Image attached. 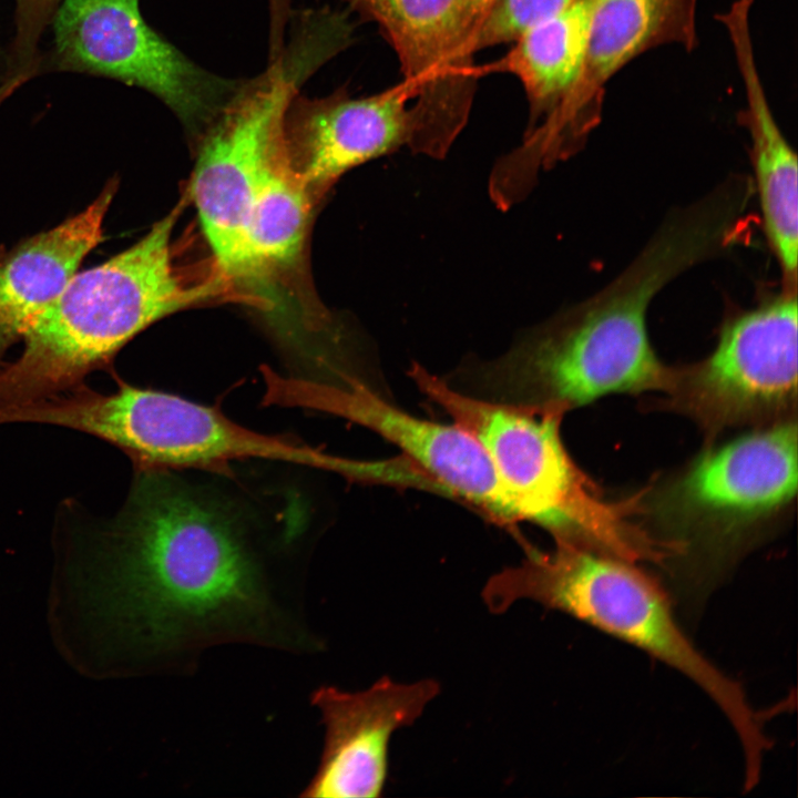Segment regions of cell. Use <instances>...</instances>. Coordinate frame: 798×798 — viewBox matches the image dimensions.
Masks as SVG:
<instances>
[{"label": "cell", "instance_id": "obj_1", "mask_svg": "<svg viewBox=\"0 0 798 798\" xmlns=\"http://www.w3.org/2000/svg\"><path fill=\"white\" fill-rule=\"evenodd\" d=\"M136 468L121 511L64 548L50 601L64 657L101 677L215 641L276 644L274 604L232 513L167 469Z\"/></svg>", "mask_w": 798, "mask_h": 798}, {"label": "cell", "instance_id": "obj_2", "mask_svg": "<svg viewBox=\"0 0 798 798\" xmlns=\"http://www.w3.org/2000/svg\"><path fill=\"white\" fill-rule=\"evenodd\" d=\"M717 249L706 219L676 211L602 290L524 331L498 358L469 360L442 378L480 399L560 416L610 393L667 392L675 369L651 345L648 306L666 284Z\"/></svg>", "mask_w": 798, "mask_h": 798}, {"label": "cell", "instance_id": "obj_3", "mask_svg": "<svg viewBox=\"0 0 798 798\" xmlns=\"http://www.w3.org/2000/svg\"><path fill=\"white\" fill-rule=\"evenodd\" d=\"M183 206L127 249L76 272L29 323L20 356L0 364V416L74 389L150 325L223 294L229 280L222 274L192 283L173 263L171 239Z\"/></svg>", "mask_w": 798, "mask_h": 798}, {"label": "cell", "instance_id": "obj_4", "mask_svg": "<svg viewBox=\"0 0 798 798\" xmlns=\"http://www.w3.org/2000/svg\"><path fill=\"white\" fill-rule=\"evenodd\" d=\"M516 566L491 576L481 596L491 613L531 600L625 641L695 683L717 705L738 737L745 776L761 773L771 743L761 715L740 683L713 664L685 634L669 595L632 562L576 544L551 551L525 548Z\"/></svg>", "mask_w": 798, "mask_h": 798}, {"label": "cell", "instance_id": "obj_5", "mask_svg": "<svg viewBox=\"0 0 798 798\" xmlns=\"http://www.w3.org/2000/svg\"><path fill=\"white\" fill-rule=\"evenodd\" d=\"M409 376L483 447L521 521L545 529L555 542L632 563L667 562L669 544L630 519L636 511L635 499L606 500L571 459L560 434L563 416L467 395L419 364Z\"/></svg>", "mask_w": 798, "mask_h": 798}, {"label": "cell", "instance_id": "obj_6", "mask_svg": "<svg viewBox=\"0 0 798 798\" xmlns=\"http://www.w3.org/2000/svg\"><path fill=\"white\" fill-rule=\"evenodd\" d=\"M797 462V424L786 419L708 449L659 493L657 516L687 562L683 596L706 597L755 528L790 503Z\"/></svg>", "mask_w": 798, "mask_h": 798}, {"label": "cell", "instance_id": "obj_7", "mask_svg": "<svg viewBox=\"0 0 798 798\" xmlns=\"http://www.w3.org/2000/svg\"><path fill=\"white\" fill-rule=\"evenodd\" d=\"M20 417L101 438L136 467L222 469L229 461L255 458L338 473L341 463L319 449L253 432L212 407L123 382L106 395L82 383L27 406Z\"/></svg>", "mask_w": 798, "mask_h": 798}, {"label": "cell", "instance_id": "obj_8", "mask_svg": "<svg viewBox=\"0 0 798 798\" xmlns=\"http://www.w3.org/2000/svg\"><path fill=\"white\" fill-rule=\"evenodd\" d=\"M318 66L307 49L291 42L262 74L243 81L205 130L190 194L217 266L232 282L253 279L246 244L250 207L284 143L288 103Z\"/></svg>", "mask_w": 798, "mask_h": 798}, {"label": "cell", "instance_id": "obj_9", "mask_svg": "<svg viewBox=\"0 0 798 798\" xmlns=\"http://www.w3.org/2000/svg\"><path fill=\"white\" fill-rule=\"evenodd\" d=\"M52 24L40 74L76 72L137 86L195 131L206 130L243 83L191 61L146 23L139 0H62Z\"/></svg>", "mask_w": 798, "mask_h": 798}, {"label": "cell", "instance_id": "obj_10", "mask_svg": "<svg viewBox=\"0 0 798 798\" xmlns=\"http://www.w3.org/2000/svg\"><path fill=\"white\" fill-rule=\"evenodd\" d=\"M797 288L727 320L714 351L675 369L673 407L709 434L745 423L789 419L797 399Z\"/></svg>", "mask_w": 798, "mask_h": 798}, {"label": "cell", "instance_id": "obj_11", "mask_svg": "<svg viewBox=\"0 0 798 798\" xmlns=\"http://www.w3.org/2000/svg\"><path fill=\"white\" fill-rule=\"evenodd\" d=\"M379 27L413 93L421 154L442 158L468 123L478 73L466 0H344Z\"/></svg>", "mask_w": 798, "mask_h": 798}, {"label": "cell", "instance_id": "obj_12", "mask_svg": "<svg viewBox=\"0 0 798 798\" xmlns=\"http://www.w3.org/2000/svg\"><path fill=\"white\" fill-rule=\"evenodd\" d=\"M698 0H592L583 70L573 90L521 147L546 166L567 156L600 123L610 81L641 54L665 45H698Z\"/></svg>", "mask_w": 798, "mask_h": 798}, {"label": "cell", "instance_id": "obj_13", "mask_svg": "<svg viewBox=\"0 0 798 798\" xmlns=\"http://www.w3.org/2000/svg\"><path fill=\"white\" fill-rule=\"evenodd\" d=\"M304 395L287 397L350 419L396 444L443 492L503 526L521 522L483 447L462 428L408 413L367 381L337 388L294 381Z\"/></svg>", "mask_w": 798, "mask_h": 798}, {"label": "cell", "instance_id": "obj_14", "mask_svg": "<svg viewBox=\"0 0 798 798\" xmlns=\"http://www.w3.org/2000/svg\"><path fill=\"white\" fill-rule=\"evenodd\" d=\"M403 81L370 96L345 88L309 99L296 93L284 120L288 162L318 200L344 173L402 147L419 154L420 141Z\"/></svg>", "mask_w": 798, "mask_h": 798}, {"label": "cell", "instance_id": "obj_15", "mask_svg": "<svg viewBox=\"0 0 798 798\" xmlns=\"http://www.w3.org/2000/svg\"><path fill=\"white\" fill-rule=\"evenodd\" d=\"M426 678L398 683L382 676L370 687L347 692L321 686L311 704L321 717L324 748L318 768L300 794L305 798H378L389 769L392 734L415 724L439 695Z\"/></svg>", "mask_w": 798, "mask_h": 798}, {"label": "cell", "instance_id": "obj_16", "mask_svg": "<svg viewBox=\"0 0 798 798\" xmlns=\"http://www.w3.org/2000/svg\"><path fill=\"white\" fill-rule=\"evenodd\" d=\"M725 29L745 93V108L739 117L750 139L753 186L759 201L763 229L780 266L782 287L797 288V156L769 106L756 62L749 20L733 18Z\"/></svg>", "mask_w": 798, "mask_h": 798}, {"label": "cell", "instance_id": "obj_17", "mask_svg": "<svg viewBox=\"0 0 798 798\" xmlns=\"http://www.w3.org/2000/svg\"><path fill=\"white\" fill-rule=\"evenodd\" d=\"M117 188L111 180L83 211L0 253V364L29 323L78 272L102 239L103 221Z\"/></svg>", "mask_w": 798, "mask_h": 798}, {"label": "cell", "instance_id": "obj_18", "mask_svg": "<svg viewBox=\"0 0 798 798\" xmlns=\"http://www.w3.org/2000/svg\"><path fill=\"white\" fill-rule=\"evenodd\" d=\"M592 0H577L538 23L500 59L477 66L478 76L514 75L529 103L526 131L549 119L579 81L586 54ZM525 131V132H526Z\"/></svg>", "mask_w": 798, "mask_h": 798}, {"label": "cell", "instance_id": "obj_19", "mask_svg": "<svg viewBox=\"0 0 798 798\" xmlns=\"http://www.w3.org/2000/svg\"><path fill=\"white\" fill-rule=\"evenodd\" d=\"M314 201L283 144L263 173L249 212L246 244L253 278L298 258Z\"/></svg>", "mask_w": 798, "mask_h": 798}, {"label": "cell", "instance_id": "obj_20", "mask_svg": "<svg viewBox=\"0 0 798 798\" xmlns=\"http://www.w3.org/2000/svg\"><path fill=\"white\" fill-rule=\"evenodd\" d=\"M62 0H16L14 35L6 52L0 104L40 74V39Z\"/></svg>", "mask_w": 798, "mask_h": 798}, {"label": "cell", "instance_id": "obj_21", "mask_svg": "<svg viewBox=\"0 0 798 798\" xmlns=\"http://www.w3.org/2000/svg\"><path fill=\"white\" fill-rule=\"evenodd\" d=\"M575 1L577 0H494L474 32V53L514 42L524 32L565 10Z\"/></svg>", "mask_w": 798, "mask_h": 798}, {"label": "cell", "instance_id": "obj_22", "mask_svg": "<svg viewBox=\"0 0 798 798\" xmlns=\"http://www.w3.org/2000/svg\"><path fill=\"white\" fill-rule=\"evenodd\" d=\"M493 1L494 0H466L468 14L473 28V35L481 19L483 18L490 6L493 3Z\"/></svg>", "mask_w": 798, "mask_h": 798}, {"label": "cell", "instance_id": "obj_23", "mask_svg": "<svg viewBox=\"0 0 798 798\" xmlns=\"http://www.w3.org/2000/svg\"><path fill=\"white\" fill-rule=\"evenodd\" d=\"M6 70V53H2L0 51V83L2 81L3 74Z\"/></svg>", "mask_w": 798, "mask_h": 798}]
</instances>
